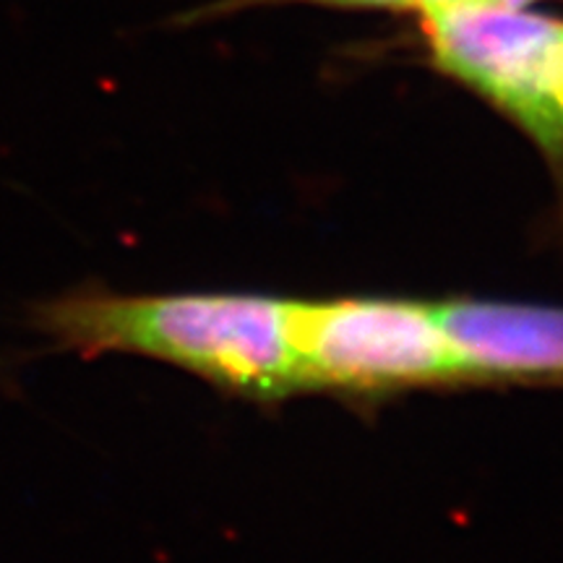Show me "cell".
<instances>
[{"mask_svg":"<svg viewBox=\"0 0 563 563\" xmlns=\"http://www.w3.org/2000/svg\"><path fill=\"white\" fill-rule=\"evenodd\" d=\"M433 308L462 382H563V308L490 300Z\"/></svg>","mask_w":563,"mask_h":563,"instance_id":"4","label":"cell"},{"mask_svg":"<svg viewBox=\"0 0 563 563\" xmlns=\"http://www.w3.org/2000/svg\"><path fill=\"white\" fill-rule=\"evenodd\" d=\"M473 3H493V0H402V11L431 13V11L456 9V5H473Z\"/></svg>","mask_w":563,"mask_h":563,"instance_id":"6","label":"cell"},{"mask_svg":"<svg viewBox=\"0 0 563 563\" xmlns=\"http://www.w3.org/2000/svg\"><path fill=\"white\" fill-rule=\"evenodd\" d=\"M274 3H319L334 5V9H386L402 11V0H220L209 9H201L199 16H220V13H232L243 9H256V5H274Z\"/></svg>","mask_w":563,"mask_h":563,"instance_id":"5","label":"cell"},{"mask_svg":"<svg viewBox=\"0 0 563 563\" xmlns=\"http://www.w3.org/2000/svg\"><path fill=\"white\" fill-rule=\"evenodd\" d=\"M292 300L266 295L74 292L47 300L34 323L79 355L157 357L224 389L279 399L300 389Z\"/></svg>","mask_w":563,"mask_h":563,"instance_id":"1","label":"cell"},{"mask_svg":"<svg viewBox=\"0 0 563 563\" xmlns=\"http://www.w3.org/2000/svg\"><path fill=\"white\" fill-rule=\"evenodd\" d=\"M420 21L433 66L511 118L563 173V19L473 3Z\"/></svg>","mask_w":563,"mask_h":563,"instance_id":"2","label":"cell"},{"mask_svg":"<svg viewBox=\"0 0 563 563\" xmlns=\"http://www.w3.org/2000/svg\"><path fill=\"white\" fill-rule=\"evenodd\" d=\"M300 389L389 391L462 382L433 302L292 300Z\"/></svg>","mask_w":563,"mask_h":563,"instance_id":"3","label":"cell"},{"mask_svg":"<svg viewBox=\"0 0 563 563\" xmlns=\"http://www.w3.org/2000/svg\"><path fill=\"white\" fill-rule=\"evenodd\" d=\"M532 3H540V0H493V5H506V9H530Z\"/></svg>","mask_w":563,"mask_h":563,"instance_id":"7","label":"cell"}]
</instances>
